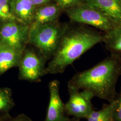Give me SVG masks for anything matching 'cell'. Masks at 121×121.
Returning <instances> with one entry per match:
<instances>
[{
    "instance_id": "7",
    "label": "cell",
    "mask_w": 121,
    "mask_h": 121,
    "mask_svg": "<svg viewBox=\"0 0 121 121\" xmlns=\"http://www.w3.org/2000/svg\"><path fill=\"white\" fill-rule=\"evenodd\" d=\"M44 59L32 50L25 49L17 67L19 79L30 82L40 81L41 78L45 75Z\"/></svg>"
},
{
    "instance_id": "2",
    "label": "cell",
    "mask_w": 121,
    "mask_h": 121,
    "mask_svg": "<svg viewBox=\"0 0 121 121\" xmlns=\"http://www.w3.org/2000/svg\"><path fill=\"white\" fill-rule=\"evenodd\" d=\"M120 75L121 59L110 55L91 68L76 73L67 86L89 90L94 97L109 103L117 97L116 86Z\"/></svg>"
},
{
    "instance_id": "8",
    "label": "cell",
    "mask_w": 121,
    "mask_h": 121,
    "mask_svg": "<svg viewBox=\"0 0 121 121\" xmlns=\"http://www.w3.org/2000/svg\"><path fill=\"white\" fill-rule=\"evenodd\" d=\"M59 82L57 80L49 82V101L45 121H61L66 115L65 103L60 98L59 92Z\"/></svg>"
},
{
    "instance_id": "21",
    "label": "cell",
    "mask_w": 121,
    "mask_h": 121,
    "mask_svg": "<svg viewBox=\"0 0 121 121\" xmlns=\"http://www.w3.org/2000/svg\"><path fill=\"white\" fill-rule=\"evenodd\" d=\"M80 119H79L78 118L74 117H72V118H69L68 116H66L61 121H80Z\"/></svg>"
},
{
    "instance_id": "5",
    "label": "cell",
    "mask_w": 121,
    "mask_h": 121,
    "mask_svg": "<svg viewBox=\"0 0 121 121\" xmlns=\"http://www.w3.org/2000/svg\"><path fill=\"white\" fill-rule=\"evenodd\" d=\"M30 26L13 21L0 24V44L24 52L29 43Z\"/></svg>"
},
{
    "instance_id": "12",
    "label": "cell",
    "mask_w": 121,
    "mask_h": 121,
    "mask_svg": "<svg viewBox=\"0 0 121 121\" xmlns=\"http://www.w3.org/2000/svg\"><path fill=\"white\" fill-rule=\"evenodd\" d=\"M23 52L0 44V76L9 69L18 67Z\"/></svg>"
},
{
    "instance_id": "16",
    "label": "cell",
    "mask_w": 121,
    "mask_h": 121,
    "mask_svg": "<svg viewBox=\"0 0 121 121\" xmlns=\"http://www.w3.org/2000/svg\"><path fill=\"white\" fill-rule=\"evenodd\" d=\"M11 0H0V24L9 22H19L11 11Z\"/></svg>"
},
{
    "instance_id": "6",
    "label": "cell",
    "mask_w": 121,
    "mask_h": 121,
    "mask_svg": "<svg viewBox=\"0 0 121 121\" xmlns=\"http://www.w3.org/2000/svg\"><path fill=\"white\" fill-rule=\"evenodd\" d=\"M69 98L65 104V113L67 116L86 119L94 109L92 103L94 95L87 90H78L67 86Z\"/></svg>"
},
{
    "instance_id": "14",
    "label": "cell",
    "mask_w": 121,
    "mask_h": 121,
    "mask_svg": "<svg viewBox=\"0 0 121 121\" xmlns=\"http://www.w3.org/2000/svg\"><path fill=\"white\" fill-rule=\"evenodd\" d=\"M14 105L12 90L9 87H0V121L11 117L9 112Z\"/></svg>"
},
{
    "instance_id": "3",
    "label": "cell",
    "mask_w": 121,
    "mask_h": 121,
    "mask_svg": "<svg viewBox=\"0 0 121 121\" xmlns=\"http://www.w3.org/2000/svg\"><path fill=\"white\" fill-rule=\"evenodd\" d=\"M68 25L57 22L30 28L29 43L38 48L44 58L52 57Z\"/></svg>"
},
{
    "instance_id": "9",
    "label": "cell",
    "mask_w": 121,
    "mask_h": 121,
    "mask_svg": "<svg viewBox=\"0 0 121 121\" xmlns=\"http://www.w3.org/2000/svg\"><path fill=\"white\" fill-rule=\"evenodd\" d=\"M62 10L55 3L36 7L30 25V28L50 23L59 22Z\"/></svg>"
},
{
    "instance_id": "1",
    "label": "cell",
    "mask_w": 121,
    "mask_h": 121,
    "mask_svg": "<svg viewBox=\"0 0 121 121\" xmlns=\"http://www.w3.org/2000/svg\"><path fill=\"white\" fill-rule=\"evenodd\" d=\"M104 35V32L91 28L69 24L56 51L46 66L45 74L63 73L84 53L102 42Z\"/></svg>"
},
{
    "instance_id": "18",
    "label": "cell",
    "mask_w": 121,
    "mask_h": 121,
    "mask_svg": "<svg viewBox=\"0 0 121 121\" xmlns=\"http://www.w3.org/2000/svg\"><path fill=\"white\" fill-rule=\"evenodd\" d=\"M115 99L116 105L113 114V121H121V88Z\"/></svg>"
},
{
    "instance_id": "22",
    "label": "cell",
    "mask_w": 121,
    "mask_h": 121,
    "mask_svg": "<svg viewBox=\"0 0 121 121\" xmlns=\"http://www.w3.org/2000/svg\"><path fill=\"white\" fill-rule=\"evenodd\" d=\"M117 0L118 1V2L119 4H120V6H121V0Z\"/></svg>"
},
{
    "instance_id": "4",
    "label": "cell",
    "mask_w": 121,
    "mask_h": 121,
    "mask_svg": "<svg viewBox=\"0 0 121 121\" xmlns=\"http://www.w3.org/2000/svg\"><path fill=\"white\" fill-rule=\"evenodd\" d=\"M65 12L72 22L91 26L104 33L117 26L106 14L85 2Z\"/></svg>"
},
{
    "instance_id": "20",
    "label": "cell",
    "mask_w": 121,
    "mask_h": 121,
    "mask_svg": "<svg viewBox=\"0 0 121 121\" xmlns=\"http://www.w3.org/2000/svg\"><path fill=\"white\" fill-rule=\"evenodd\" d=\"M30 3L35 7L51 3L52 0H28Z\"/></svg>"
},
{
    "instance_id": "17",
    "label": "cell",
    "mask_w": 121,
    "mask_h": 121,
    "mask_svg": "<svg viewBox=\"0 0 121 121\" xmlns=\"http://www.w3.org/2000/svg\"><path fill=\"white\" fill-rule=\"evenodd\" d=\"M55 3L58 5L62 11H65L68 9L75 7L82 3L85 0H54Z\"/></svg>"
},
{
    "instance_id": "10",
    "label": "cell",
    "mask_w": 121,
    "mask_h": 121,
    "mask_svg": "<svg viewBox=\"0 0 121 121\" xmlns=\"http://www.w3.org/2000/svg\"><path fill=\"white\" fill-rule=\"evenodd\" d=\"M110 17L117 26L121 25V7L117 0H85Z\"/></svg>"
},
{
    "instance_id": "11",
    "label": "cell",
    "mask_w": 121,
    "mask_h": 121,
    "mask_svg": "<svg viewBox=\"0 0 121 121\" xmlns=\"http://www.w3.org/2000/svg\"><path fill=\"white\" fill-rule=\"evenodd\" d=\"M10 6L13 15L19 22L30 26L36 7L28 0H11Z\"/></svg>"
},
{
    "instance_id": "13",
    "label": "cell",
    "mask_w": 121,
    "mask_h": 121,
    "mask_svg": "<svg viewBox=\"0 0 121 121\" xmlns=\"http://www.w3.org/2000/svg\"><path fill=\"white\" fill-rule=\"evenodd\" d=\"M111 55L121 59V25L108 33H104L103 42Z\"/></svg>"
},
{
    "instance_id": "19",
    "label": "cell",
    "mask_w": 121,
    "mask_h": 121,
    "mask_svg": "<svg viewBox=\"0 0 121 121\" xmlns=\"http://www.w3.org/2000/svg\"><path fill=\"white\" fill-rule=\"evenodd\" d=\"M3 121H33L29 117L24 114H21L14 117H9Z\"/></svg>"
},
{
    "instance_id": "15",
    "label": "cell",
    "mask_w": 121,
    "mask_h": 121,
    "mask_svg": "<svg viewBox=\"0 0 121 121\" xmlns=\"http://www.w3.org/2000/svg\"><path fill=\"white\" fill-rule=\"evenodd\" d=\"M116 99L109 104H104L100 109L94 110L86 118L87 121H113V114Z\"/></svg>"
}]
</instances>
